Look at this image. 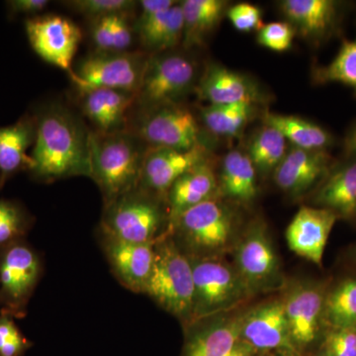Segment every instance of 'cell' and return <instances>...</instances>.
I'll return each mask as SVG.
<instances>
[{
    "label": "cell",
    "instance_id": "cell-1",
    "mask_svg": "<svg viewBox=\"0 0 356 356\" xmlns=\"http://www.w3.org/2000/svg\"><path fill=\"white\" fill-rule=\"evenodd\" d=\"M36 122L31 172L43 179L91 177L89 134L70 112L46 110Z\"/></svg>",
    "mask_w": 356,
    "mask_h": 356
},
{
    "label": "cell",
    "instance_id": "cell-2",
    "mask_svg": "<svg viewBox=\"0 0 356 356\" xmlns=\"http://www.w3.org/2000/svg\"><path fill=\"white\" fill-rule=\"evenodd\" d=\"M91 177L110 203L132 191L140 181L145 153L133 136L89 134Z\"/></svg>",
    "mask_w": 356,
    "mask_h": 356
},
{
    "label": "cell",
    "instance_id": "cell-3",
    "mask_svg": "<svg viewBox=\"0 0 356 356\" xmlns=\"http://www.w3.org/2000/svg\"><path fill=\"white\" fill-rule=\"evenodd\" d=\"M143 291L180 318L193 316L194 283L191 261L172 242L154 248L153 269Z\"/></svg>",
    "mask_w": 356,
    "mask_h": 356
},
{
    "label": "cell",
    "instance_id": "cell-4",
    "mask_svg": "<svg viewBox=\"0 0 356 356\" xmlns=\"http://www.w3.org/2000/svg\"><path fill=\"white\" fill-rule=\"evenodd\" d=\"M194 298L192 318L228 311L250 294L240 274L226 262L204 259L191 262Z\"/></svg>",
    "mask_w": 356,
    "mask_h": 356
},
{
    "label": "cell",
    "instance_id": "cell-5",
    "mask_svg": "<svg viewBox=\"0 0 356 356\" xmlns=\"http://www.w3.org/2000/svg\"><path fill=\"white\" fill-rule=\"evenodd\" d=\"M147 60L140 54L99 51L81 60L70 76L81 93L108 88L136 95Z\"/></svg>",
    "mask_w": 356,
    "mask_h": 356
},
{
    "label": "cell",
    "instance_id": "cell-6",
    "mask_svg": "<svg viewBox=\"0 0 356 356\" xmlns=\"http://www.w3.org/2000/svg\"><path fill=\"white\" fill-rule=\"evenodd\" d=\"M175 222L185 243L199 254L221 252L235 234L233 213L214 198L185 211Z\"/></svg>",
    "mask_w": 356,
    "mask_h": 356
},
{
    "label": "cell",
    "instance_id": "cell-7",
    "mask_svg": "<svg viewBox=\"0 0 356 356\" xmlns=\"http://www.w3.org/2000/svg\"><path fill=\"white\" fill-rule=\"evenodd\" d=\"M195 76V65L184 56L149 58L136 99L149 109L172 104L191 88Z\"/></svg>",
    "mask_w": 356,
    "mask_h": 356
},
{
    "label": "cell",
    "instance_id": "cell-8",
    "mask_svg": "<svg viewBox=\"0 0 356 356\" xmlns=\"http://www.w3.org/2000/svg\"><path fill=\"white\" fill-rule=\"evenodd\" d=\"M236 270L250 293L270 291L280 286V262L266 226L252 225L236 250Z\"/></svg>",
    "mask_w": 356,
    "mask_h": 356
},
{
    "label": "cell",
    "instance_id": "cell-9",
    "mask_svg": "<svg viewBox=\"0 0 356 356\" xmlns=\"http://www.w3.org/2000/svg\"><path fill=\"white\" fill-rule=\"evenodd\" d=\"M163 213L151 199L129 193L117 199L105 220L110 238L132 243H152Z\"/></svg>",
    "mask_w": 356,
    "mask_h": 356
},
{
    "label": "cell",
    "instance_id": "cell-10",
    "mask_svg": "<svg viewBox=\"0 0 356 356\" xmlns=\"http://www.w3.org/2000/svg\"><path fill=\"white\" fill-rule=\"evenodd\" d=\"M25 30L33 50L46 62L72 72V63L83 34L79 26L63 16L26 20Z\"/></svg>",
    "mask_w": 356,
    "mask_h": 356
},
{
    "label": "cell",
    "instance_id": "cell-11",
    "mask_svg": "<svg viewBox=\"0 0 356 356\" xmlns=\"http://www.w3.org/2000/svg\"><path fill=\"white\" fill-rule=\"evenodd\" d=\"M197 121L194 115L175 103L154 107L140 124L139 135L154 147L188 151L199 143Z\"/></svg>",
    "mask_w": 356,
    "mask_h": 356
},
{
    "label": "cell",
    "instance_id": "cell-12",
    "mask_svg": "<svg viewBox=\"0 0 356 356\" xmlns=\"http://www.w3.org/2000/svg\"><path fill=\"white\" fill-rule=\"evenodd\" d=\"M325 290L317 283H299L283 300L290 337L295 348L313 343L324 327Z\"/></svg>",
    "mask_w": 356,
    "mask_h": 356
},
{
    "label": "cell",
    "instance_id": "cell-13",
    "mask_svg": "<svg viewBox=\"0 0 356 356\" xmlns=\"http://www.w3.org/2000/svg\"><path fill=\"white\" fill-rule=\"evenodd\" d=\"M241 341L254 351L296 350L290 337L283 300H274L243 316Z\"/></svg>",
    "mask_w": 356,
    "mask_h": 356
},
{
    "label": "cell",
    "instance_id": "cell-14",
    "mask_svg": "<svg viewBox=\"0 0 356 356\" xmlns=\"http://www.w3.org/2000/svg\"><path fill=\"white\" fill-rule=\"evenodd\" d=\"M337 219L331 210L302 206L288 225V247L299 257L322 266L325 245Z\"/></svg>",
    "mask_w": 356,
    "mask_h": 356
},
{
    "label": "cell",
    "instance_id": "cell-15",
    "mask_svg": "<svg viewBox=\"0 0 356 356\" xmlns=\"http://www.w3.org/2000/svg\"><path fill=\"white\" fill-rule=\"evenodd\" d=\"M206 161L207 149L201 144L188 151L153 147L145 153L140 180L149 191L165 193L178 178Z\"/></svg>",
    "mask_w": 356,
    "mask_h": 356
},
{
    "label": "cell",
    "instance_id": "cell-16",
    "mask_svg": "<svg viewBox=\"0 0 356 356\" xmlns=\"http://www.w3.org/2000/svg\"><path fill=\"white\" fill-rule=\"evenodd\" d=\"M330 163L325 151L293 147L274 170V181L288 195L301 196L325 177Z\"/></svg>",
    "mask_w": 356,
    "mask_h": 356
},
{
    "label": "cell",
    "instance_id": "cell-17",
    "mask_svg": "<svg viewBox=\"0 0 356 356\" xmlns=\"http://www.w3.org/2000/svg\"><path fill=\"white\" fill-rule=\"evenodd\" d=\"M38 257L26 245H13L0 259V285L13 302H21L31 292L39 276Z\"/></svg>",
    "mask_w": 356,
    "mask_h": 356
},
{
    "label": "cell",
    "instance_id": "cell-18",
    "mask_svg": "<svg viewBox=\"0 0 356 356\" xmlns=\"http://www.w3.org/2000/svg\"><path fill=\"white\" fill-rule=\"evenodd\" d=\"M107 254L118 277L128 287L143 291L153 269V245L126 243L110 238Z\"/></svg>",
    "mask_w": 356,
    "mask_h": 356
},
{
    "label": "cell",
    "instance_id": "cell-19",
    "mask_svg": "<svg viewBox=\"0 0 356 356\" xmlns=\"http://www.w3.org/2000/svg\"><path fill=\"white\" fill-rule=\"evenodd\" d=\"M280 8L295 30L312 40L329 34L337 17V4L332 0H284Z\"/></svg>",
    "mask_w": 356,
    "mask_h": 356
},
{
    "label": "cell",
    "instance_id": "cell-20",
    "mask_svg": "<svg viewBox=\"0 0 356 356\" xmlns=\"http://www.w3.org/2000/svg\"><path fill=\"white\" fill-rule=\"evenodd\" d=\"M84 115L98 128L99 133H118L125 124L126 115L136 95L108 88H97L83 93Z\"/></svg>",
    "mask_w": 356,
    "mask_h": 356
},
{
    "label": "cell",
    "instance_id": "cell-21",
    "mask_svg": "<svg viewBox=\"0 0 356 356\" xmlns=\"http://www.w3.org/2000/svg\"><path fill=\"white\" fill-rule=\"evenodd\" d=\"M198 92L210 105L252 103L257 98V89L247 77L219 65H212L205 72Z\"/></svg>",
    "mask_w": 356,
    "mask_h": 356
},
{
    "label": "cell",
    "instance_id": "cell-22",
    "mask_svg": "<svg viewBox=\"0 0 356 356\" xmlns=\"http://www.w3.org/2000/svg\"><path fill=\"white\" fill-rule=\"evenodd\" d=\"M219 180L208 161L178 178L168 191L170 214L173 220L198 204L214 198Z\"/></svg>",
    "mask_w": 356,
    "mask_h": 356
},
{
    "label": "cell",
    "instance_id": "cell-23",
    "mask_svg": "<svg viewBox=\"0 0 356 356\" xmlns=\"http://www.w3.org/2000/svg\"><path fill=\"white\" fill-rule=\"evenodd\" d=\"M313 203L343 219L356 217V159L327 175L320 184Z\"/></svg>",
    "mask_w": 356,
    "mask_h": 356
},
{
    "label": "cell",
    "instance_id": "cell-24",
    "mask_svg": "<svg viewBox=\"0 0 356 356\" xmlns=\"http://www.w3.org/2000/svg\"><path fill=\"white\" fill-rule=\"evenodd\" d=\"M36 122L23 117L13 125L0 127V181L1 184L22 168L31 170L27 151L35 142Z\"/></svg>",
    "mask_w": 356,
    "mask_h": 356
},
{
    "label": "cell",
    "instance_id": "cell-25",
    "mask_svg": "<svg viewBox=\"0 0 356 356\" xmlns=\"http://www.w3.org/2000/svg\"><path fill=\"white\" fill-rule=\"evenodd\" d=\"M257 170L248 153L229 152L222 161L219 187L226 197L247 204L257 195Z\"/></svg>",
    "mask_w": 356,
    "mask_h": 356
},
{
    "label": "cell",
    "instance_id": "cell-26",
    "mask_svg": "<svg viewBox=\"0 0 356 356\" xmlns=\"http://www.w3.org/2000/svg\"><path fill=\"white\" fill-rule=\"evenodd\" d=\"M243 316L225 318L191 337L184 356H226L240 341Z\"/></svg>",
    "mask_w": 356,
    "mask_h": 356
},
{
    "label": "cell",
    "instance_id": "cell-27",
    "mask_svg": "<svg viewBox=\"0 0 356 356\" xmlns=\"http://www.w3.org/2000/svg\"><path fill=\"white\" fill-rule=\"evenodd\" d=\"M184 13L181 3L144 19H138L140 42L147 49L165 51L172 49L184 38Z\"/></svg>",
    "mask_w": 356,
    "mask_h": 356
},
{
    "label": "cell",
    "instance_id": "cell-28",
    "mask_svg": "<svg viewBox=\"0 0 356 356\" xmlns=\"http://www.w3.org/2000/svg\"><path fill=\"white\" fill-rule=\"evenodd\" d=\"M264 123L277 129L293 147L298 149L325 151L332 144V136L325 129L299 117L266 112Z\"/></svg>",
    "mask_w": 356,
    "mask_h": 356
},
{
    "label": "cell",
    "instance_id": "cell-29",
    "mask_svg": "<svg viewBox=\"0 0 356 356\" xmlns=\"http://www.w3.org/2000/svg\"><path fill=\"white\" fill-rule=\"evenodd\" d=\"M184 13V44L191 47L203 41L221 20L227 11V2L222 0H185L181 2Z\"/></svg>",
    "mask_w": 356,
    "mask_h": 356
},
{
    "label": "cell",
    "instance_id": "cell-30",
    "mask_svg": "<svg viewBox=\"0 0 356 356\" xmlns=\"http://www.w3.org/2000/svg\"><path fill=\"white\" fill-rule=\"evenodd\" d=\"M324 324L330 329L356 327V278H346L325 294Z\"/></svg>",
    "mask_w": 356,
    "mask_h": 356
},
{
    "label": "cell",
    "instance_id": "cell-31",
    "mask_svg": "<svg viewBox=\"0 0 356 356\" xmlns=\"http://www.w3.org/2000/svg\"><path fill=\"white\" fill-rule=\"evenodd\" d=\"M287 153V140L271 126L264 125L254 134L248 145V154L257 172H274Z\"/></svg>",
    "mask_w": 356,
    "mask_h": 356
},
{
    "label": "cell",
    "instance_id": "cell-32",
    "mask_svg": "<svg viewBox=\"0 0 356 356\" xmlns=\"http://www.w3.org/2000/svg\"><path fill=\"white\" fill-rule=\"evenodd\" d=\"M252 103L209 105L204 107L201 117L210 132L222 137H233L247 125L252 117Z\"/></svg>",
    "mask_w": 356,
    "mask_h": 356
},
{
    "label": "cell",
    "instance_id": "cell-33",
    "mask_svg": "<svg viewBox=\"0 0 356 356\" xmlns=\"http://www.w3.org/2000/svg\"><path fill=\"white\" fill-rule=\"evenodd\" d=\"M318 83H337L356 92V38L344 41L331 64L318 67L315 72Z\"/></svg>",
    "mask_w": 356,
    "mask_h": 356
},
{
    "label": "cell",
    "instance_id": "cell-34",
    "mask_svg": "<svg viewBox=\"0 0 356 356\" xmlns=\"http://www.w3.org/2000/svg\"><path fill=\"white\" fill-rule=\"evenodd\" d=\"M296 30L289 22L277 21L264 25L257 33V42L264 48L283 53L291 48Z\"/></svg>",
    "mask_w": 356,
    "mask_h": 356
},
{
    "label": "cell",
    "instance_id": "cell-35",
    "mask_svg": "<svg viewBox=\"0 0 356 356\" xmlns=\"http://www.w3.org/2000/svg\"><path fill=\"white\" fill-rule=\"evenodd\" d=\"M77 13L97 18L127 14L137 6L132 0H76L67 2Z\"/></svg>",
    "mask_w": 356,
    "mask_h": 356
},
{
    "label": "cell",
    "instance_id": "cell-36",
    "mask_svg": "<svg viewBox=\"0 0 356 356\" xmlns=\"http://www.w3.org/2000/svg\"><path fill=\"white\" fill-rule=\"evenodd\" d=\"M321 356H356V327L330 329Z\"/></svg>",
    "mask_w": 356,
    "mask_h": 356
},
{
    "label": "cell",
    "instance_id": "cell-37",
    "mask_svg": "<svg viewBox=\"0 0 356 356\" xmlns=\"http://www.w3.org/2000/svg\"><path fill=\"white\" fill-rule=\"evenodd\" d=\"M24 218L21 211L8 201L0 200V245L13 242L22 235Z\"/></svg>",
    "mask_w": 356,
    "mask_h": 356
},
{
    "label": "cell",
    "instance_id": "cell-38",
    "mask_svg": "<svg viewBox=\"0 0 356 356\" xmlns=\"http://www.w3.org/2000/svg\"><path fill=\"white\" fill-rule=\"evenodd\" d=\"M227 15L234 27L240 32L259 30L264 26L261 9L248 2L229 7L227 10Z\"/></svg>",
    "mask_w": 356,
    "mask_h": 356
},
{
    "label": "cell",
    "instance_id": "cell-39",
    "mask_svg": "<svg viewBox=\"0 0 356 356\" xmlns=\"http://www.w3.org/2000/svg\"><path fill=\"white\" fill-rule=\"evenodd\" d=\"M28 341L11 318L0 317V356H20Z\"/></svg>",
    "mask_w": 356,
    "mask_h": 356
},
{
    "label": "cell",
    "instance_id": "cell-40",
    "mask_svg": "<svg viewBox=\"0 0 356 356\" xmlns=\"http://www.w3.org/2000/svg\"><path fill=\"white\" fill-rule=\"evenodd\" d=\"M112 16L95 19L92 27L93 43L100 53H114L113 33H112Z\"/></svg>",
    "mask_w": 356,
    "mask_h": 356
},
{
    "label": "cell",
    "instance_id": "cell-41",
    "mask_svg": "<svg viewBox=\"0 0 356 356\" xmlns=\"http://www.w3.org/2000/svg\"><path fill=\"white\" fill-rule=\"evenodd\" d=\"M112 33L114 53H122L132 44V30L129 25L126 14H116L112 16Z\"/></svg>",
    "mask_w": 356,
    "mask_h": 356
},
{
    "label": "cell",
    "instance_id": "cell-42",
    "mask_svg": "<svg viewBox=\"0 0 356 356\" xmlns=\"http://www.w3.org/2000/svg\"><path fill=\"white\" fill-rule=\"evenodd\" d=\"M6 3L11 13L26 15L38 14L49 6L47 0H10Z\"/></svg>",
    "mask_w": 356,
    "mask_h": 356
},
{
    "label": "cell",
    "instance_id": "cell-43",
    "mask_svg": "<svg viewBox=\"0 0 356 356\" xmlns=\"http://www.w3.org/2000/svg\"><path fill=\"white\" fill-rule=\"evenodd\" d=\"M175 4L177 2L172 1V0H143L140 2V15L139 19H144L154 14L168 10Z\"/></svg>",
    "mask_w": 356,
    "mask_h": 356
},
{
    "label": "cell",
    "instance_id": "cell-44",
    "mask_svg": "<svg viewBox=\"0 0 356 356\" xmlns=\"http://www.w3.org/2000/svg\"><path fill=\"white\" fill-rule=\"evenodd\" d=\"M344 149L348 156L356 159V126L351 129L350 132L346 136L344 140Z\"/></svg>",
    "mask_w": 356,
    "mask_h": 356
},
{
    "label": "cell",
    "instance_id": "cell-45",
    "mask_svg": "<svg viewBox=\"0 0 356 356\" xmlns=\"http://www.w3.org/2000/svg\"><path fill=\"white\" fill-rule=\"evenodd\" d=\"M254 353L255 351L250 346H248L247 343H243L240 339V341L234 346L233 350L229 351L226 356H254Z\"/></svg>",
    "mask_w": 356,
    "mask_h": 356
},
{
    "label": "cell",
    "instance_id": "cell-46",
    "mask_svg": "<svg viewBox=\"0 0 356 356\" xmlns=\"http://www.w3.org/2000/svg\"><path fill=\"white\" fill-rule=\"evenodd\" d=\"M353 261H355V264H356V247H355V250H353Z\"/></svg>",
    "mask_w": 356,
    "mask_h": 356
},
{
    "label": "cell",
    "instance_id": "cell-47",
    "mask_svg": "<svg viewBox=\"0 0 356 356\" xmlns=\"http://www.w3.org/2000/svg\"><path fill=\"white\" fill-rule=\"evenodd\" d=\"M282 356H293V355H282Z\"/></svg>",
    "mask_w": 356,
    "mask_h": 356
},
{
    "label": "cell",
    "instance_id": "cell-48",
    "mask_svg": "<svg viewBox=\"0 0 356 356\" xmlns=\"http://www.w3.org/2000/svg\"><path fill=\"white\" fill-rule=\"evenodd\" d=\"M355 219H356V217H355Z\"/></svg>",
    "mask_w": 356,
    "mask_h": 356
}]
</instances>
